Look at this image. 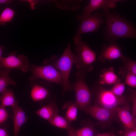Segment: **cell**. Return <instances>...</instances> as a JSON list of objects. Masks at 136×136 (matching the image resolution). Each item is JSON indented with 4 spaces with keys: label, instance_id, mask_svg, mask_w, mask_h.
<instances>
[{
    "label": "cell",
    "instance_id": "cell-1",
    "mask_svg": "<svg viewBox=\"0 0 136 136\" xmlns=\"http://www.w3.org/2000/svg\"><path fill=\"white\" fill-rule=\"evenodd\" d=\"M104 10L103 16L106 18L104 36L111 42L121 38L136 37L135 26L116 12L111 13L108 9Z\"/></svg>",
    "mask_w": 136,
    "mask_h": 136
},
{
    "label": "cell",
    "instance_id": "cell-2",
    "mask_svg": "<svg viewBox=\"0 0 136 136\" xmlns=\"http://www.w3.org/2000/svg\"><path fill=\"white\" fill-rule=\"evenodd\" d=\"M77 60L76 54L72 51L71 44L69 43L59 58L54 55L43 62V63L53 66L60 74L62 81V95L66 92L73 90L69 81V77L73 65L76 63Z\"/></svg>",
    "mask_w": 136,
    "mask_h": 136
},
{
    "label": "cell",
    "instance_id": "cell-3",
    "mask_svg": "<svg viewBox=\"0 0 136 136\" xmlns=\"http://www.w3.org/2000/svg\"><path fill=\"white\" fill-rule=\"evenodd\" d=\"M73 40L77 53L76 67L87 74L93 70L92 64L95 61L96 54L87 43L82 41L81 36H75Z\"/></svg>",
    "mask_w": 136,
    "mask_h": 136
},
{
    "label": "cell",
    "instance_id": "cell-4",
    "mask_svg": "<svg viewBox=\"0 0 136 136\" xmlns=\"http://www.w3.org/2000/svg\"><path fill=\"white\" fill-rule=\"evenodd\" d=\"M87 74L80 71L76 72V80L71 83L73 90L75 92L76 100L75 102L78 109L84 110L90 105L92 93L87 84L85 77Z\"/></svg>",
    "mask_w": 136,
    "mask_h": 136
},
{
    "label": "cell",
    "instance_id": "cell-5",
    "mask_svg": "<svg viewBox=\"0 0 136 136\" xmlns=\"http://www.w3.org/2000/svg\"><path fill=\"white\" fill-rule=\"evenodd\" d=\"M29 70L32 74L29 78L30 82L41 79L62 86V81L60 74L50 64L43 63V65L41 66L30 64Z\"/></svg>",
    "mask_w": 136,
    "mask_h": 136
},
{
    "label": "cell",
    "instance_id": "cell-6",
    "mask_svg": "<svg viewBox=\"0 0 136 136\" xmlns=\"http://www.w3.org/2000/svg\"><path fill=\"white\" fill-rule=\"evenodd\" d=\"M96 90L95 100L98 105L115 111L120 106L128 105V99L125 95L116 96L110 90L102 87H98Z\"/></svg>",
    "mask_w": 136,
    "mask_h": 136
},
{
    "label": "cell",
    "instance_id": "cell-7",
    "mask_svg": "<svg viewBox=\"0 0 136 136\" xmlns=\"http://www.w3.org/2000/svg\"><path fill=\"white\" fill-rule=\"evenodd\" d=\"M103 16L102 15L97 12L93 15L83 13L81 15H77V19L81 23L75 36H81L84 33L97 31L105 23V20L103 19Z\"/></svg>",
    "mask_w": 136,
    "mask_h": 136
},
{
    "label": "cell",
    "instance_id": "cell-8",
    "mask_svg": "<svg viewBox=\"0 0 136 136\" xmlns=\"http://www.w3.org/2000/svg\"><path fill=\"white\" fill-rule=\"evenodd\" d=\"M30 64L26 56L23 54L17 55L16 52L10 53L6 57H2L0 61V69L20 70L23 73L29 70Z\"/></svg>",
    "mask_w": 136,
    "mask_h": 136
},
{
    "label": "cell",
    "instance_id": "cell-9",
    "mask_svg": "<svg viewBox=\"0 0 136 136\" xmlns=\"http://www.w3.org/2000/svg\"><path fill=\"white\" fill-rule=\"evenodd\" d=\"M83 110L98 121L103 123L111 122L114 120L117 116L116 111L98 105H90Z\"/></svg>",
    "mask_w": 136,
    "mask_h": 136
},
{
    "label": "cell",
    "instance_id": "cell-10",
    "mask_svg": "<svg viewBox=\"0 0 136 136\" xmlns=\"http://www.w3.org/2000/svg\"><path fill=\"white\" fill-rule=\"evenodd\" d=\"M32 87L30 92L31 97L34 101L45 100L51 95L50 89L52 88L51 83L45 81L37 80L30 82Z\"/></svg>",
    "mask_w": 136,
    "mask_h": 136
},
{
    "label": "cell",
    "instance_id": "cell-11",
    "mask_svg": "<svg viewBox=\"0 0 136 136\" xmlns=\"http://www.w3.org/2000/svg\"><path fill=\"white\" fill-rule=\"evenodd\" d=\"M121 50V47L116 41L105 45L103 47L102 52L99 56V59L102 62H104L108 60L121 58L123 55Z\"/></svg>",
    "mask_w": 136,
    "mask_h": 136
},
{
    "label": "cell",
    "instance_id": "cell-12",
    "mask_svg": "<svg viewBox=\"0 0 136 136\" xmlns=\"http://www.w3.org/2000/svg\"><path fill=\"white\" fill-rule=\"evenodd\" d=\"M121 0H91L88 4L83 10V14H91L95 11L100 8L104 10L110 8H115L116 7V3Z\"/></svg>",
    "mask_w": 136,
    "mask_h": 136
},
{
    "label": "cell",
    "instance_id": "cell-13",
    "mask_svg": "<svg viewBox=\"0 0 136 136\" xmlns=\"http://www.w3.org/2000/svg\"><path fill=\"white\" fill-rule=\"evenodd\" d=\"M116 111L117 116L123 124L124 129L136 128V119L133 118L130 112L128 105L119 107L116 109Z\"/></svg>",
    "mask_w": 136,
    "mask_h": 136
},
{
    "label": "cell",
    "instance_id": "cell-14",
    "mask_svg": "<svg viewBox=\"0 0 136 136\" xmlns=\"http://www.w3.org/2000/svg\"><path fill=\"white\" fill-rule=\"evenodd\" d=\"M18 104L11 107L13 114L14 136H18L21 128L28 119L25 112L19 106Z\"/></svg>",
    "mask_w": 136,
    "mask_h": 136
},
{
    "label": "cell",
    "instance_id": "cell-15",
    "mask_svg": "<svg viewBox=\"0 0 136 136\" xmlns=\"http://www.w3.org/2000/svg\"><path fill=\"white\" fill-rule=\"evenodd\" d=\"M100 77L99 83L102 85H114L120 81V80L115 73L113 67L103 69Z\"/></svg>",
    "mask_w": 136,
    "mask_h": 136
},
{
    "label": "cell",
    "instance_id": "cell-16",
    "mask_svg": "<svg viewBox=\"0 0 136 136\" xmlns=\"http://www.w3.org/2000/svg\"><path fill=\"white\" fill-rule=\"evenodd\" d=\"M58 110L55 102L52 101L36 112V113L42 118L49 121L58 114Z\"/></svg>",
    "mask_w": 136,
    "mask_h": 136
},
{
    "label": "cell",
    "instance_id": "cell-17",
    "mask_svg": "<svg viewBox=\"0 0 136 136\" xmlns=\"http://www.w3.org/2000/svg\"><path fill=\"white\" fill-rule=\"evenodd\" d=\"M1 93L0 96V105L1 106L4 107L8 106L12 107L18 104L13 92L11 89L6 88Z\"/></svg>",
    "mask_w": 136,
    "mask_h": 136
},
{
    "label": "cell",
    "instance_id": "cell-18",
    "mask_svg": "<svg viewBox=\"0 0 136 136\" xmlns=\"http://www.w3.org/2000/svg\"><path fill=\"white\" fill-rule=\"evenodd\" d=\"M121 58L123 61L122 67H120V74L123 77H125L127 74L131 72L136 74V62L123 55Z\"/></svg>",
    "mask_w": 136,
    "mask_h": 136
},
{
    "label": "cell",
    "instance_id": "cell-19",
    "mask_svg": "<svg viewBox=\"0 0 136 136\" xmlns=\"http://www.w3.org/2000/svg\"><path fill=\"white\" fill-rule=\"evenodd\" d=\"M11 70L2 69L0 70V93L8 86L10 85L15 86L16 82L9 76Z\"/></svg>",
    "mask_w": 136,
    "mask_h": 136
},
{
    "label": "cell",
    "instance_id": "cell-20",
    "mask_svg": "<svg viewBox=\"0 0 136 136\" xmlns=\"http://www.w3.org/2000/svg\"><path fill=\"white\" fill-rule=\"evenodd\" d=\"M62 109H67L65 117L70 122H71L76 120L78 108L75 102L70 101L66 102Z\"/></svg>",
    "mask_w": 136,
    "mask_h": 136
},
{
    "label": "cell",
    "instance_id": "cell-21",
    "mask_svg": "<svg viewBox=\"0 0 136 136\" xmlns=\"http://www.w3.org/2000/svg\"><path fill=\"white\" fill-rule=\"evenodd\" d=\"M49 122L52 125L58 127L66 129L67 131L72 127L71 122L65 117L59 115L58 114L55 115Z\"/></svg>",
    "mask_w": 136,
    "mask_h": 136
},
{
    "label": "cell",
    "instance_id": "cell-22",
    "mask_svg": "<svg viewBox=\"0 0 136 136\" xmlns=\"http://www.w3.org/2000/svg\"><path fill=\"white\" fill-rule=\"evenodd\" d=\"M80 1L56 0L54 2L56 5L62 9H71L75 11L79 9Z\"/></svg>",
    "mask_w": 136,
    "mask_h": 136
},
{
    "label": "cell",
    "instance_id": "cell-23",
    "mask_svg": "<svg viewBox=\"0 0 136 136\" xmlns=\"http://www.w3.org/2000/svg\"><path fill=\"white\" fill-rule=\"evenodd\" d=\"M15 14V12L13 9L9 7L5 8L0 15V24L4 25L11 21Z\"/></svg>",
    "mask_w": 136,
    "mask_h": 136
},
{
    "label": "cell",
    "instance_id": "cell-24",
    "mask_svg": "<svg viewBox=\"0 0 136 136\" xmlns=\"http://www.w3.org/2000/svg\"><path fill=\"white\" fill-rule=\"evenodd\" d=\"M76 136H95L93 128L89 126H84L76 130Z\"/></svg>",
    "mask_w": 136,
    "mask_h": 136
},
{
    "label": "cell",
    "instance_id": "cell-25",
    "mask_svg": "<svg viewBox=\"0 0 136 136\" xmlns=\"http://www.w3.org/2000/svg\"><path fill=\"white\" fill-rule=\"evenodd\" d=\"M125 83L119 82L114 84L110 90L115 95L118 96L122 95L125 88Z\"/></svg>",
    "mask_w": 136,
    "mask_h": 136
},
{
    "label": "cell",
    "instance_id": "cell-26",
    "mask_svg": "<svg viewBox=\"0 0 136 136\" xmlns=\"http://www.w3.org/2000/svg\"><path fill=\"white\" fill-rule=\"evenodd\" d=\"M125 83L129 86L133 88L136 87V74L129 72L125 76Z\"/></svg>",
    "mask_w": 136,
    "mask_h": 136
},
{
    "label": "cell",
    "instance_id": "cell-27",
    "mask_svg": "<svg viewBox=\"0 0 136 136\" xmlns=\"http://www.w3.org/2000/svg\"><path fill=\"white\" fill-rule=\"evenodd\" d=\"M131 92V98L132 103L131 114L133 118L135 119L136 115V92L135 90L130 89Z\"/></svg>",
    "mask_w": 136,
    "mask_h": 136
},
{
    "label": "cell",
    "instance_id": "cell-28",
    "mask_svg": "<svg viewBox=\"0 0 136 136\" xmlns=\"http://www.w3.org/2000/svg\"><path fill=\"white\" fill-rule=\"evenodd\" d=\"M9 116L5 107L0 105V124L5 122Z\"/></svg>",
    "mask_w": 136,
    "mask_h": 136
},
{
    "label": "cell",
    "instance_id": "cell-29",
    "mask_svg": "<svg viewBox=\"0 0 136 136\" xmlns=\"http://www.w3.org/2000/svg\"><path fill=\"white\" fill-rule=\"evenodd\" d=\"M120 136H136V128L133 129H124Z\"/></svg>",
    "mask_w": 136,
    "mask_h": 136
},
{
    "label": "cell",
    "instance_id": "cell-30",
    "mask_svg": "<svg viewBox=\"0 0 136 136\" xmlns=\"http://www.w3.org/2000/svg\"><path fill=\"white\" fill-rule=\"evenodd\" d=\"M67 131L68 134V136H76V130L72 126Z\"/></svg>",
    "mask_w": 136,
    "mask_h": 136
},
{
    "label": "cell",
    "instance_id": "cell-31",
    "mask_svg": "<svg viewBox=\"0 0 136 136\" xmlns=\"http://www.w3.org/2000/svg\"><path fill=\"white\" fill-rule=\"evenodd\" d=\"M0 136H9L6 129L4 127H0Z\"/></svg>",
    "mask_w": 136,
    "mask_h": 136
},
{
    "label": "cell",
    "instance_id": "cell-32",
    "mask_svg": "<svg viewBox=\"0 0 136 136\" xmlns=\"http://www.w3.org/2000/svg\"><path fill=\"white\" fill-rule=\"evenodd\" d=\"M95 136H116L111 133H98Z\"/></svg>",
    "mask_w": 136,
    "mask_h": 136
},
{
    "label": "cell",
    "instance_id": "cell-33",
    "mask_svg": "<svg viewBox=\"0 0 136 136\" xmlns=\"http://www.w3.org/2000/svg\"><path fill=\"white\" fill-rule=\"evenodd\" d=\"M13 2V1L11 0H0V4H10Z\"/></svg>",
    "mask_w": 136,
    "mask_h": 136
},
{
    "label": "cell",
    "instance_id": "cell-34",
    "mask_svg": "<svg viewBox=\"0 0 136 136\" xmlns=\"http://www.w3.org/2000/svg\"><path fill=\"white\" fill-rule=\"evenodd\" d=\"M5 47L0 46V61L3 57L2 55Z\"/></svg>",
    "mask_w": 136,
    "mask_h": 136
}]
</instances>
